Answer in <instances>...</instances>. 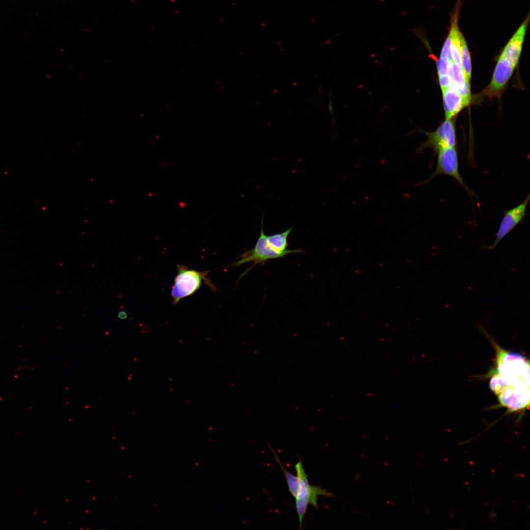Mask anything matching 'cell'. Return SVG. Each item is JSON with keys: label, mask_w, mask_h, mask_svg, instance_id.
Masks as SVG:
<instances>
[{"label": "cell", "mask_w": 530, "mask_h": 530, "mask_svg": "<svg viewBox=\"0 0 530 530\" xmlns=\"http://www.w3.org/2000/svg\"><path fill=\"white\" fill-rule=\"evenodd\" d=\"M450 37L448 34L441 50L440 58L437 62L438 76L448 75V66L452 60L450 53Z\"/></svg>", "instance_id": "12"}, {"label": "cell", "mask_w": 530, "mask_h": 530, "mask_svg": "<svg viewBox=\"0 0 530 530\" xmlns=\"http://www.w3.org/2000/svg\"><path fill=\"white\" fill-rule=\"evenodd\" d=\"M515 67L504 56H499L491 82L483 94L489 97L498 96L511 77Z\"/></svg>", "instance_id": "8"}, {"label": "cell", "mask_w": 530, "mask_h": 530, "mask_svg": "<svg viewBox=\"0 0 530 530\" xmlns=\"http://www.w3.org/2000/svg\"><path fill=\"white\" fill-rule=\"evenodd\" d=\"M292 229V227H291L282 233L267 236V241L270 246L280 252L287 250V238Z\"/></svg>", "instance_id": "13"}, {"label": "cell", "mask_w": 530, "mask_h": 530, "mask_svg": "<svg viewBox=\"0 0 530 530\" xmlns=\"http://www.w3.org/2000/svg\"><path fill=\"white\" fill-rule=\"evenodd\" d=\"M425 133L427 135V140L417 148V152L430 148L436 154L441 149L455 147V130L451 119H446L436 130L431 132H425Z\"/></svg>", "instance_id": "6"}, {"label": "cell", "mask_w": 530, "mask_h": 530, "mask_svg": "<svg viewBox=\"0 0 530 530\" xmlns=\"http://www.w3.org/2000/svg\"><path fill=\"white\" fill-rule=\"evenodd\" d=\"M530 16L528 15L507 42L501 55L508 59L516 67L522 52Z\"/></svg>", "instance_id": "9"}, {"label": "cell", "mask_w": 530, "mask_h": 530, "mask_svg": "<svg viewBox=\"0 0 530 530\" xmlns=\"http://www.w3.org/2000/svg\"><path fill=\"white\" fill-rule=\"evenodd\" d=\"M491 340L496 350V368L489 372V386L500 403L510 412L529 407L530 363L523 355L502 348Z\"/></svg>", "instance_id": "1"}, {"label": "cell", "mask_w": 530, "mask_h": 530, "mask_svg": "<svg viewBox=\"0 0 530 530\" xmlns=\"http://www.w3.org/2000/svg\"><path fill=\"white\" fill-rule=\"evenodd\" d=\"M460 49L461 65L466 78L470 80L472 72L471 59L467 44L462 33L460 36Z\"/></svg>", "instance_id": "14"}, {"label": "cell", "mask_w": 530, "mask_h": 530, "mask_svg": "<svg viewBox=\"0 0 530 530\" xmlns=\"http://www.w3.org/2000/svg\"><path fill=\"white\" fill-rule=\"evenodd\" d=\"M208 271H198L187 267L178 265V273L172 287L171 296L174 304L182 299L189 296L201 287L203 280L207 279Z\"/></svg>", "instance_id": "3"}, {"label": "cell", "mask_w": 530, "mask_h": 530, "mask_svg": "<svg viewBox=\"0 0 530 530\" xmlns=\"http://www.w3.org/2000/svg\"><path fill=\"white\" fill-rule=\"evenodd\" d=\"M437 155L436 167L433 174L426 180L417 184L424 185L439 174L450 176L457 181L470 195L472 192L464 183L459 171V162L457 152L455 147L445 148L439 150Z\"/></svg>", "instance_id": "5"}, {"label": "cell", "mask_w": 530, "mask_h": 530, "mask_svg": "<svg viewBox=\"0 0 530 530\" xmlns=\"http://www.w3.org/2000/svg\"><path fill=\"white\" fill-rule=\"evenodd\" d=\"M448 75L452 83L458 91L463 88L467 81H470L465 76L461 64L452 60L448 66Z\"/></svg>", "instance_id": "11"}, {"label": "cell", "mask_w": 530, "mask_h": 530, "mask_svg": "<svg viewBox=\"0 0 530 530\" xmlns=\"http://www.w3.org/2000/svg\"><path fill=\"white\" fill-rule=\"evenodd\" d=\"M263 222L264 219H262L260 235L254 248L244 252L239 257L238 260L231 264V266H238L246 263L253 262L254 264L248 269L245 274L254 266L259 264H263L268 260L284 257L290 253L303 252L300 249H287L285 251L280 252L272 248L267 241V236L264 233Z\"/></svg>", "instance_id": "4"}, {"label": "cell", "mask_w": 530, "mask_h": 530, "mask_svg": "<svg viewBox=\"0 0 530 530\" xmlns=\"http://www.w3.org/2000/svg\"><path fill=\"white\" fill-rule=\"evenodd\" d=\"M530 198V194H528L521 203L505 212L496 234L494 242L484 248L494 249L505 236L522 222L526 214Z\"/></svg>", "instance_id": "7"}, {"label": "cell", "mask_w": 530, "mask_h": 530, "mask_svg": "<svg viewBox=\"0 0 530 530\" xmlns=\"http://www.w3.org/2000/svg\"><path fill=\"white\" fill-rule=\"evenodd\" d=\"M438 77L439 84L442 90L449 87L452 84V82L448 75L441 76Z\"/></svg>", "instance_id": "16"}, {"label": "cell", "mask_w": 530, "mask_h": 530, "mask_svg": "<svg viewBox=\"0 0 530 530\" xmlns=\"http://www.w3.org/2000/svg\"><path fill=\"white\" fill-rule=\"evenodd\" d=\"M446 119H451L465 107L463 98L452 83L442 90Z\"/></svg>", "instance_id": "10"}, {"label": "cell", "mask_w": 530, "mask_h": 530, "mask_svg": "<svg viewBox=\"0 0 530 530\" xmlns=\"http://www.w3.org/2000/svg\"><path fill=\"white\" fill-rule=\"evenodd\" d=\"M270 448L274 454L275 460L280 466L281 469L283 471V472L284 474V476L287 482L290 492L291 493V495L294 498H295L297 494L299 487V480L298 476H295L294 475L292 474L291 473L288 471V470H287L284 467V466L283 465L281 462L280 461L279 459L277 457L276 454L274 452V450L270 446Z\"/></svg>", "instance_id": "15"}, {"label": "cell", "mask_w": 530, "mask_h": 530, "mask_svg": "<svg viewBox=\"0 0 530 530\" xmlns=\"http://www.w3.org/2000/svg\"><path fill=\"white\" fill-rule=\"evenodd\" d=\"M295 469L299 480L298 492L295 497V508L298 517L299 529H301L308 504L312 505L318 509V496L323 495L329 497H334V496L320 486H313L309 484L308 476L300 460L295 464Z\"/></svg>", "instance_id": "2"}]
</instances>
